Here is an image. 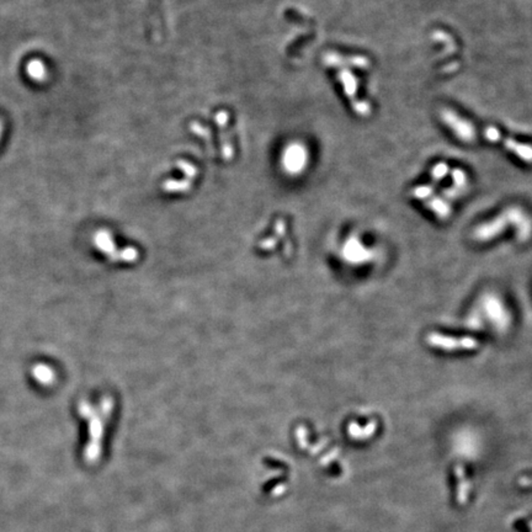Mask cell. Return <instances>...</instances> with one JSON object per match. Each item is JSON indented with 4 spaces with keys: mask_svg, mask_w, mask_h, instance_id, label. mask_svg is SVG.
Wrapping results in <instances>:
<instances>
[{
    "mask_svg": "<svg viewBox=\"0 0 532 532\" xmlns=\"http://www.w3.org/2000/svg\"><path fill=\"white\" fill-rule=\"evenodd\" d=\"M509 222L516 225L517 232H521L527 226L528 217L517 207L506 209L504 214L495 217L494 220L478 227L474 231V239L478 242H488V240L494 239L505 231Z\"/></svg>",
    "mask_w": 532,
    "mask_h": 532,
    "instance_id": "6da1fadb",
    "label": "cell"
},
{
    "mask_svg": "<svg viewBox=\"0 0 532 532\" xmlns=\"http://www.w3.org/2000/svg\"><path fill=\"white\" fill-rule=\"evenodd\" d=\"M80 411V415L88 419L90 422V442L88 444V447L85 449V458L86 461H95L100 456V442H101L102 436V419L100 413H97L89 403L82 402L78 407Z\"/></svg>",
    "mask_w": 532,
    "mask_h": 532,
    "instance_id": "7a4b0ae2",
    "label": "cell"
},
{
    "mask_svg": "<svg viewBox=\"0 0 532 532\" xmlns=\"http://www.w3.org/2000/svg\"><path fill=\"white\" fill-rule=\"evenodd\" d=\"M442 122L452 131L453 134L464 143H473L477 139V131L468 120L462 117L451 109H442L440 111Z\"/></svg>",
    "mask_w": 532,
    "mask_h": 532,
    "instance_id": "3957f363",
    "label": "cell"
},
{
    "mask_svg": "<svg viewBox=\"0 0 532 532\" xmlns=\"http://www.w3.org/2000/svg\"><path fill=\"white\" fill-rule=\"evenodd\" d=\"M338 78L343 84L344 91L352 103V108L360 116H368L371 114V106L367 101L357 100V80L356 77L349 69L343 68L338 73Z\"/></svg>",
    "mask_w": 532,
    "mask_h": 532,
    "instance_id": "277c9868",
    "label": "cell"
},
{
    "mask_svg": "<svg viewBox=\"0 0 532 532\" xmlns=\"http://www.w3.org/2000/svg\"><path fill=\"white\" fill-rule=\"evenodd\" d=\"M484 136H486V138L488 139V141L503 143L505 145L506 149L510 150V152L514 153L516 156H519L521 161L532 164V145L519 143V142L514 141V139L504 137L500 134L499 131L495 127H493V126H489V127H487L486 130H484Z\"/></svg>",
    "mask_w": 532,
    "mask_h": 532,
    "instance_id": "5b68a950",
    "label": "cell"
},
{
    "mask_svg": "<svg viewBox=\"0 0 532 532\" xmlns=\"http://www.w3.org/2000/svg\"><path fill=\"white\" fill-rule=\"evenodd\" d=\"M428 344L433 348L452 351V350H473L478 348V343L473 338H450L438 333H430L427 338Z\"/></svg>",
    "mask_w": 532,
    "mask_h": 532,
    "instance_id": "8992f818",
    "label": "cell"
},
{
    "mask_svg": "<svg viewBox=\"0 0 532 532\" xmlns=\"http://www.w3.org/2000/svg\"><path fill=\"white\" fill-rule=\"evenodd\" d=\"M344 259L351 264H363L368 262L374 257V253L365 248V245L360 242V239L356 237L349 238L346 244L343 249Z\"/></svg>",
    "mask_w": 532,
    "mask_h": 532,
    "instance_id": "52a82bcc",
    "label": "cell"
},
{
    "mask_svg": "<svg viewBox=\"0 0 532 532\" xmlns=\"http://www.w3.org/2000/svg\"><path fill=\"white\" fill-rule=\"evenodd\" d=\"M282 163H284L285 169H287V172L293 173V174L299 173L307 164L306 148L298 143L291 144L285 150L284 156H282Z\"/></svg>",
    "mask_w": 532,
    "mask_h": 532,
    "instance_id": "ba28073f",
    "label": "cell"
},
{
    "mask_svg": "<svg viewBox=\"0 0 532 532\" xmlns=\"http://www.w3.org/2000/svg\"><path fill=\"white\" fill-rule=\"evenodd\" d=\"M324 63L330 67H345L348 68H360L366 69L369 67L368 58L363 56H341L338 53H327L324 56Z\"/></svg>",
    "mask_w": 532,
    "mask_h": 532,
    "instance_id": "9c48e42d",
    "label": "cell"
},
{
    "mask_svg": "<svg viewBox=\"0 0 532 532\" xmlns=\"http://www.w3.org/2000/svg\"><path fill=\"white\" fill-rule=\"evenodd\" d=\"M455 475L457 480V493H456V500L458 505L464 506L468 503L469 492H471V483L467 480L466 471L462 464L457 463L455 466Z\"/></svg>",
    "mask_w": 532,
    "mask_h": 532,
    "instance_id": "30bf717a",
    "label": "cell"
},
{
    "mask_svg": "<svg viewBox=\"0 0 532 532\" xmlns=\"http://www.w3.org/2000/svg\"><path fill=\"white\" fill-rule=\"evenodd\" d=\"M486 310L488 312V317L492 321L497 322L498 326H505L508 322V314L502 306V302L495 297H487L486 298Z\"/></svg>",
    "mask_w": 532,
    "mask_h": 532,
    "instance_id": "8fae6325",
    "label": "cell"
},
{
    "mask_svg": "<svg viewBox=\"0 0 532 532\" xmlns=\"http://www.w3.org/2000/svg\"><path fill=\"white\" fill-rule=\"evenodd\" d=\"M31 372H32L33 379L42 386H51L56 380L55 371L52 367L44 365V363H37L36 366H33Z\"/></svg>",
    "mask_w": 532,
    "mask_h": 532,
    "instance_id": "7c38bea8",
    "label": "cell"
},
{
    "mask_svg": "<svg viewBox=\"0 0 532 532\" xmlns=\"http://www.w3.org/2000/svg\"><path fill=\"white\" fill-rule=\"evenodd\" d=\"M377 430V421L372 420L365 428H360L357 422H351L349 427V435L355 440H367Z\"/></svg>",
    "mask_w": 532,
    "mask_h": 532,
    "instance_id": "4fadbf2b",
    "label": "cell"
},
{
    "mask_svg": "<svg viewBox=\"0 0 532 532\" xmlns=\"http://www.w3.org/2000/svg\"><path fill=\"white\" fill-rule=\"evenodd\" d=\"M427 206L441 220L447 218L451 214L450 205L444 197H440V196H431L427 202Z\"/></svg>",
    "mask_w": 532,
    "mask_h": 532,
    "instance_id": "5bb4252c",
    "label": "cell"
},
{
    "mask_svg": "<svg viewBox=\"0 0 532 532\" xmlns=\"http://www.w3.org/2000/svg\"><path fill=\"white\" fill-rule=\"evenodd\" d=\"M434 194V187L431 185H421V186L415 187V189L411 190V196L414 198H418V200H425V198H429Z\"/></svg>",
    "mask_w": 532,
    "mask_h": 532,
    "instance_id": "9a60e30c",
    "label": "cell"
},
{
    "mask_svg": "<svg viewBox=\"0 0 532 532\" xmlns=\"http://www.w3.org/2000/svg\"><path fill=\"white\" fill-rule=\"evenodd\" d=\"M452 180H453V186L457 187V189H460L463 191L464 189L467 187V184H468V180H467V175L466 173L463 172V170L461 169H455L452 172Z\"/></svg>",
    "mask_w": 532,
    "mask_h": 532,
    "instance_id": "2e32d148",
    "label": "cell"
},
{
    "mask_svg": "<svg viewBox=\"0 0 532 532\" xmlns=\"http://www.w3.org/2000/svg\"><path fill=\"white\" fill-rule=\"evenodd\" d=\"M447 173H449V165L445 163H438L431 169V178H433L434 181L439 183L447 175Z\"/></svg>",
    "mask_w": 532,
    "mask_h": 532,
    "instance_id": "e0dca14e",
    "label": "cell"
},
{
    "mask_svg": "<svg viewBox=\"0 0 532 532\" xmlns=\"http://www.w3.org/2000/svg\"><path fill=\"white\" fill-rule=\"evenodd\" d=\"M517 484H519L520 487H522V488L532 487V475H522V477L519 478V481H517Z\"/></svg>",
    "mask_w": 532,
    "mask_h": 532,
    "instance_id": "ac0fdd59",
    "label": "cell"
},
{
    "mask_svg": "<svg viewBox=\"0 0 532 532\" xmlns=\"http://www.w3.org/2000/svg\"><path fill=\"white\" fill-rule=\"evenodd\" d=\"M527 526H528V528H530V532H532V520L527 522Z\"/></svg>",
    "mask_w": 532,
    "mask_h": 532,
    "instance_id": "d6986e66",
    "label": "cell"
}]
</instances>
